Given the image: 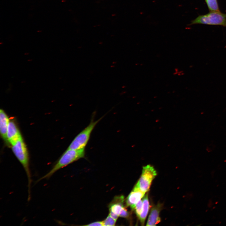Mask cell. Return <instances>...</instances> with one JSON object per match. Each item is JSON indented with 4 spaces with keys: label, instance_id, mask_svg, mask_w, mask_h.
I'll list each match as a JSON object with an SVG mask.
<instances>
[{
    "label": "cell",
    "instance_id": "obj_4",
    "mask_svg": "<svg viewBox=\"0 0 226 226\" xmlns=\"http://www.w3.org/2000/svg\"><path fill=\"white\" fill-rule=\"evenodd\" d=\"M157 175L156 171L153 166L148 164L143 166L140 177L136 185L145 193L149 190L152 180Z\"/></svg>",
    "mask_w": 226,
    "mask_h": 226
},
{
    "label": "cell",
    "instance_id": "obj_15",
    "mask_svg": "<svg viewBox=\"0 0 226 226\" xmlns=\"http://www.w3.org/2000/svg\"><path fill=\"white\" fill-rule=\"evenodd\" d=\"M86 226H103V221H96L92 223H90L89 224L86 225Z\"/></svg>",
    "mask_w": 226,
    "mask_h": 226
},
{
    "label": "cell",
    "instance_id": "obj_11",
    "mask_svg": "<svg viewBox=\"0 0 226 226\" xmlns=\"http://www.w3.org/2000/svg\"><path fill=\"white\" fill-rule=\"evenodd\" d=\"M210 12L220 11L217 0H205Z\"/></svg>",
    "mask_w": 226,
    "mask_h": 226
},
{
    "label": "cell",
    "instance_id": "obj_7",
    "mask_svg": "<svg viewBox=\"0 0 226 226\" xmlns=\"http://www.w3.org/2000/svg\"><path fill=\"white\" fill-rule=\"evenodd\" d=\"M161 204H158L151 209L147 221V226H155L160 222L159 213L161 208Z\"/></svg>",
    "mask_w": 226,
    "mask_h": 226
},
{
    "label": "cell",
    "instance_id": "obj_14",
    "mask_svg": "<svg viewBox=\"0 0 226 226\" xmlns=\"http://www.w3.org/2000/svg\"><path fill=\"white\" fill-rule=\"evenodd\" d=\"M129 216V213L126 209L124 207L121 211L119 217L126 218Z\"/></svg>",
    "mask_w": 226,
    "mask_h": 226
},
{
    "label": "cell",
    "instance_id": "obj_8",
    "mask_svg": "<svg viewBox=\"0 0 226 226\" xmlns=\"http://www.w3.org/2000/svg\"><path fill=\"white\" fill-rule=\"evenodd\" d=\"M9 118L3 110H0V132L1 135L5 141H8L7 133L9 123Z\"/></svg>",
    "mask_w": 226,
    "mask_h": 226
},
{
    "label": "cell",
    "instance_id": "obj_2",
    "mask_svg": "<svg viewBox=\"0 0 226 226\" xmlns=\"http://www.w3.org/2000/svg\"><path fill=\"white\" fill-rule=\"evenodd\" d=\"M103 117L95 121H94L93 117L89 124L76 136L67 148L72 149L85 148L94 127Z\"/></svg>",
    "mask_w": 226,
    "mask_h": 226
},
{
    "label": "cell",
    "instance_id": "obj_9",
    "mask_svg": "<svg viewBox=\"0 0 226 226\" xmlns=\"http://www.w3.org/2000/svg\"><path fill=\"white\" fill-rule=\"evenodd\" d=\"M124 197L123 196L116 197L109 206L110 212L113 213L119 217L122 210L124 207L123 203Z\"/></svg>",
    "mask_w": 226,
    "mask_h": 226
},
{
    "label": "cell",
    "instance_id": "obj_10",
    "mask_svg": "<svg viewBox=\"0 0 226 226\" xmlns=\"http://www.w3.org/2000/svg\"><path fill=\"white\" fill-rule=\"evenodd\" d=\"M142 201L143 208L139 218L142 225H143L148 214L149 207L148 194L143 196Z\"/></svg>",
    "mask_w": 226,
    "mask_h": 226
},
{
    "label": "cell",
    "instance_id": "obj_12",
    "mask_svg": "<svg viewBox=\"0 0 226 226\" xmlns=\"http://www.w3.org/2000/svg\"><path fill=\"white\" fill-rule=\"evenodd\" d=\"M116 221L109 215L103 221V226H115Z\"/></svg>",
    "mask_w": 226,
    "mask_h": 226
},
{
    "label": "cell",
    "instance_id": "obj_3",
    "mask_svg": "<svg viewBox=\"0 0 226 226\" xmlns=\"http://www.w3.org/2000/svg\"><path fill=\"white\" fill-rule=\"evenodd\" d=\"M201 24L209 25H218L226 27V14L220 11L210 12L197 17L193 20L190 25Z\"/></svg>",
    "mask_w": 226,
    "mask_h": 226
},
{
    "label": "cell",
    "instance_id": "obj_1",
    "mask_svg": "<svg viewBox=\"0 0 226 226\" xmlns=\"http://www.w3.org/2000/svg\"><path fill=\"white\" fill-rule=\"evenodd\" d=\"M85 155V148L79 149H67L51 169L45 175L40 178L37 182L50 178L59 170L68 164L83 158Z\"/></svg>",
    "mask_w": 226,
    "mask_h": 226
},
{
    "label": "cell",
    "instance_id": "obj_6",
    "mask_svg": "<svg viewBox=\"0 0 226 226\" xmlns=\"http://www.w3.org/2000/svg\"><path fill=\"white\" fill-rule=\"evenodd\" d=\"M7 137L8 140L12 146L14 145L22 137L20 132L15 123L9 121L7 129Z\"/></svg>",
    "mask_w": 226,
    "mask_h": 226
},
{
    "label": "cell",
    "instance_id": "obj_5",
    "mask_svg": "<svg viewBox=\"0 0 226 226\" xmlns=\"http://www.w3.org/2000/svg\"><path fill=\"white\" fill-rule=\"evenodd\" d=\"M145 194L135 185L126 198V206L134 209L136 204L144 196Z\"/></svg>",
    "mask_w": 226,
    "mask_h": 226
},
{
    "label": "cell",
    "instance_id": "obj_13",
    "mask_svg": "<svg viewBox=\"0 0 226 226\" xmlns=\"http://www.w3.org/2000/svg\"><path fill=\"white\" fill-rule=\"evenodd\" d=\"M143 206L142 200H140L136 204L134 209L137 216L139 218L142 212Z\"/></svg>",
    "mask_w": 226,
    "mask_h": 226
}]
</instances>
